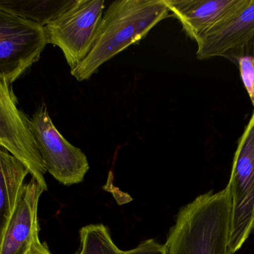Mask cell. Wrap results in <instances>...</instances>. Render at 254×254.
Segmentation results:
<instances>
[{"instance_id": "1", "label": "cell", "mask_w": 254, "mask_h": 254, "mask_svg": "<svg viewBox=\"0 0 254 254\" xmlns=\"http://www.w3.org/2000/svg\"><path fill=\"white\" fill-rule=\"evenodd\" d=\"M169 12L164 0L114 1L104 13L91 51L71 75L78 81L88 80L105 62L145 38Z\"/></svg>"}, {"instance_id": "2", "label": "cell", "mask_w": 254, "mask_h": 254, "mask_svg": "<svg viewBox=\"0 0 254 254\" xmlns=\"http://www.w3.org/2000/svg\"><path fill=\"white\" fill-rule=\"evenodd\" d=\"M228 187L210 191L184 206L171 228L165 254H230Z\"/></svg>"}, {"instance_id": "3", "label": "cell", "mask_w": 254, "mask_h": 254, "mask_svg": "<svg viewBox=\"0 0 254 254\" xmlns=\"http://www.w3.org/2000/svg\"><path fill=\"white\" fill-rule=\"evenodd\" d=\"M227 187L231 208L229 251L233 254L254 229V111L238 142Z\"/></svg>"}, {"instance_id": "4", "label": "cell", "mask_w": 254, "mask_h": 254, "mask_svg": "<svg viewBox=\"0 0 254 254\" xmlns=\"http://www.w3.org/2000/svg\"><path fill=\"white\" fill-rule=\"evenodd\" d=\"M105 7L104 0H74L45 26L48 44L62 50L70 71L78 67L91 51Z\"/></svg>"}, {"instance_id": "5", "label": "cell", "mask_w": 254, "mask_h": 254, "mask_svg": "<svg viewBox=\"0 0 254 254\" xmlns=\"http://www.w3.org/2000/svg\"><path fill=\"white\" fill-rule=\"evenodd\" d=\"M48 44L45 27L0 8V78L12 85Z\"/></svg>"}, {"instance_id": "6", "label": "cell", "mask_w": 254, "mask_h": 254, "mask_svg": "<svg viewBox=\"0 0 254 254\" xmlns=\"http://www.w3.org/2000/svg\"><path fill=\"white\" fill-rule=\"evenodd\" d=\"M12 86L0 78V145L20 160L44 191L48 190L45 164L30 127V119L19 109Z\"/></svg>"}, {"instance_id": "7", "label": "cell", "mask_w": 254, "mask_h": 254, "mask_svg": "<svg viewBox=\"0 0 254 254\" xmlns=\"http://www.w3.org/2000/svg\"><path fill=\"white\" fill-rule=\"evenodd\" d=\"M30 127L47 172L64 186L82 182L90 169L87 156L58 130L45 105L30 119Z\"/></svg>"}, {"instance_id": "8", "label": "cell", "mask_w": 254, "mask_h": 254, "mask_svg": "<svg viewBox=\"0 0 254 254\" xmlns=\"http://www.w3.org/2000/svg\"><path fill=\"white\" fill-rule=\"evenodd\" d=\"M254 35V0H239L237 5L197 43V59L225 58L243 47Z\"/></svg>"}, {"instance_id": "9", "label": "cell", "mask_w": 254, "mask_h": 254, "mask_svg": "<svg viewBox=\"0 0 254 254\" xmlns=\"http://www.w3.org/2000/svg\"><path fill=\"white\" fill-rule=\"evenodd\" d=\"M44 191L34 178L26 184L11 219L1 232L0 254H29L39 235L38 203Z\"/></svg>"}, {"instance_id": "10", "label": "cell", "mask_w": 254, "mask_h": 254, "mask_svg": "<svg viewBox=\"0 0 254 254\" xmlns=\"http://www.w3.org/2000/svg\"><path fill=\"white\" fill-rule=\"evenodd\" d=\"M187 35L198 42L239 3V0H164Z\"/></svg>"}, {"instance_id": "11", "label": "cell", "mask_w": 254, "mask_h": 254, "mask_svg": "<svg viewBox=\"0 0 254 254\" xmlns=\"http://www.w3.org/2000/svg\"><path fill=\"white\" fill-rule=\"evenodd\" d=\"M0 232L3 231L11 219L22 193L27 168L5 148L0 149Z\"/></svg>"}, {"instance_id": "12", "label": "cell", "mask_w": 254, "mask_h": 254, "mask_svg": "<svg viewBox=\"0 0 254 254\" xmlns=\"http://www.w3.org/2000/svg\"><path fill=\"white\" fill-rule=\"evenodd\" d=\"M79 240L75 254H165L164 245L154 239L142 241L136 248L123 251L114 243L109 229L103 224L81 227Z\"/></svg>"}, {"instance_id": "13", "label": "cell", "mask_w": 254, "mask_h": 254, "mask_svg": "<svg viewBox=\"0 0 254 254\" xmlns=\"http://www.w3.org/2000/svg\"><path fill=\"white\" fill-rule=\"evenodd\" d=\"M73 1L74 0H1L0 8H5L20 17H24L45 27L49 23L67 8Z\"/></svg>"}, {"instance_id": "14", "label": "cell", "mask_w": 254, "mask_h": 254, "mask_svg": "<svg viewBox=\"0 0 254 254\" xmlns=\"http://www.w3.org/2000/svg\"><path fill=\"white\" fill-rule=\"evenodd\" d=\"M240 71L241 77L254 108V35L243 46L226 56Z\"/></svg>"}, {"instance_id": "15", "label": "cell", "mask_w": 254, "mask_h": 254, "mask_svg": "<svg viewBox=\"0 0 254 254\" xmlns=\"http://www.w3.org/2000/svg\"><path fill=\"white\" fill-rule=\"evenodd\" d=\"M29 254H52V253L50 252L47 245L40 241L39 235H38L34 241Z\"/></svg>"}]
</instances>
